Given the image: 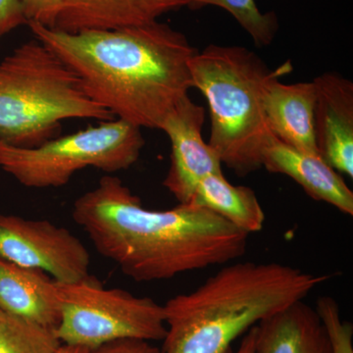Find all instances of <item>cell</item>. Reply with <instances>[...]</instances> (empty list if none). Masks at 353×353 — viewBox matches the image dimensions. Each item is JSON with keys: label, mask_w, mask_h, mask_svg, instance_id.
Segmentation results:
<instances>
[{"label": "cell", "mask_w": 353, "mask_h": 353, "mask_svg": "<svg viewBox=\"0 0 353 353\" xmlns=\"http://www.w3.org/2000/svg\"><path fill=\"white\" fill-rule=\"evenodd\" d=\"M72 216L95 250L136 282L229 263L245 254L250 236L190 202L167 210L146 209L112 175L78 197Z\"/></svg>", "instance_id": "obj_1"}, {"label": "cell", "mask_w": 353, "mask_h": 353, "mask_svg": "<svg viewBox=\"0 0 353 353\" xmlns=\"http://www.w3.org/2000/svg\"><path fill=\"white\" fill-rule=\"evenodd\" d=\"M27 25L79 77L90 99L141 129H159L192 88L189 63L196 50L170 26L157 21L69 34Z\"/></svg>", "instance_id": "obj_2"}, {"label": "cell", "mask_w": 353, "mask_h": 353, "mask_svg": "<svg viewBox=\"0 0 353 353\" xmlns=\"http://www.w3.org/2000/svg\"><path fill=\"white\" fill-rule=\"evenodd\" d=\"M328 274L277 262L225 266L164 304L163 353H229L241 334L324 284Z\"/></svg>", "instance_id": "obj_3"}, {"label": "cell", "mask_w": 353, "mask_h": 353, "mask_svg": "<svg viewBox=\"0 0 353 353\" xmlns=\"http://www.w3.org/2000/svg\"><path fill=\"white\" fill-rule=\"evenodd\" d=\"M189 67L192 88L205 97L210 111L208 145L236 175L259 170L270 132L263 109L265 87L290 71V63L272 71L243 46L210 44L196 51Z\"/></svg>", "instance_id": "obj_4"}, {"label": "cell", "mask_w": 353, "mask_h": 353, "mask_svg": "<svg viewBox=\"0 0 353 353\" xmlns=\"http://www.w3.org/2000/svg\"><path fill=\"white\" fill-rule=\"evenodd\" d=\"M67 119L115 117L90 99L79 77L37 39L0 62V141L37 148L57 138Z\"/></svg>", "instance_id": "obj_5"}, {"label": "cell", "mask_w": 353, "mask_h": 353, "mask_svg": "<svg viewBox=\"0 0 353 353\" xmlns=\"http://www.w3.org/2000/svg\"><path fill=\"white\" fill-rule=\"evenodd\" d=\"M143 145L141 128L115 118L37 148L0 141V168L27 188H60L88 167L108 174L127 170L138 161Z\"/></svg>", "instance_id": "obj_6"}, {"label": "cell", "mask_w": 353, "mask_h": 353, "mask_svg": "<svg viewBox=\"0 0 353 353\" xmlns=\"http://www.w3.org/2000/svg\"><path fill=\"white\" fill-rule=\"evenodd\" d=\"M57 285L60 321L55 332L61 343L92 350L125 339L164 340L163 305L150 297L106 289L92 276L79 282Z\"/></svg>", "instance_id": "obj_7"}, {"label": "cell", "mask_w": 353, "mask_h": 353, "mask_svg": "<svg viewBox=\"0 0 353 353\" xmlns=\"http://www.w3.org/2000/svg\"><path fill=\"white\" fill-rule=\"evenodd\" d=\"M0 259L69 284L90 277V255L66 228L0 213Z\"/></svg>", "instance_id": "obj_8"}, {"label": "cell", "mask_w": 353, "mask_h": 353, "mask_svg": "<svg viewBox=\"0 0 353 353\" xmlns=\"http://www.w3.org/2000/svg\"><path fill=\"white\" fill-rule=\"evenodd\" d=\"M205 110L189 94L165 117L159 130L171 141V166L163 185L179 203H189L199 183L213 174H223L217 153L202 138Z\"/></svg>", "instance_id": "obj_9"}, {"label": "cell", "mask_w": 353, "mask_h": 353, "mask_svg": "<svg viewBox=\"0 0 353 353\" xmlns=\"http://www.w3.org/2000/svg\"><path fill=\"white\" fill-rule=\"evenodd\" d=\"M314 134L318 154L353 178V83L334 72L314 80Z\"/></svg>", "instance_id": "obj_10"}, {"label": "cell", "mask_w": 353, "mask_h": 353, "mask_svg": "<svg viewBox=\"0 0 353 353\" xmlns=\"http://www.w3.org/2000/svg\"><path fill=\"white\" fill-rule=\"evenodd\" d=\"M261 164L270 173L283 174L296 181L315 201L327 202L353 215L352 190L319 154L292 148L269 132L262 148Z\"/></svg>", "instance_id": "obj_11"}, {"label": "cell", "mask_w": 353, "mask_h": 353, "mask_svg": "<svg viewBox=\"0 0 353 353\" xmlns=\"http://www.w3.org/2000/svg\"><path fill=\"white\" fill-rule=\"evenodd\" d=\"M188 6L189 0H63L53 29L77 34L139 27Z\"/></svg>", "instance_id": "obj_12"}, {"label": "cell", "mask_w": 353, "mask_h": 353, "mask_svg": "<svg viewBox=\"0 0 353 353\" xmlns=\"http://www.w3.org/2000/svg\"><path fill=\"white\" fill-rule=\"evenodd\" d=\"M271 79L265 87L263 109L267 128L285 145L318 154L314 134V83L285 85Z\"/></svg>", "instance_id": "obj_13"}, {"label": "cell", "mask_w": 353, "mask_h": 353, "mask_svg": "<svg viewBox=\"0 0 353 353\" xmlns=\"http://www.w3.org/2000/svg\"><path fill=\"white\" fill-rule=\"evenodd\" d=\"M0 310L55 330L60 321L57 282L43 271L0 259Z\"/></svg>", "instance_id": "obj_14"}, {"label": "cell", "mask_w": 353, "mask_h": 353, "mask_svg": "<svg viewBox=\"0 0 353 353\" xmlns=\"http://www.w3.org/2000/svg\"><path fill=\"white\" fill-rule=\"evenodd\" d=\"M256 353H332L319 316L296 301L255 326Z\"/></svg>", "instance_id": "obj_15"}, {"label": "cell", "mask_w": 353, "mask_h": 353, "mask_svg": "<svg viewBox=\"0 0 353 353\" xmlns=\"http://www.w3.org/2000/svg\"><path fill=\"white\" fill-rule=\"evenodd\" d=\"M190 203L208 209L250 234L263 229L265 213L250 188L230 183L223 174H213L197 185Z\"/></svg>", "instance_id": "obj_16"}, {"label": "cell", "mask_w": 353, "mask_h": 353, "mask_svg": "<svg viewBox=\"0 0 353 353\" xmlns=\"http://www.w3.org/2000/svg\"><path fill=\"white\" fill-rule=\"evenodd\" d=\"M60 345L54 329L44 328L0 310V353H55Z\"/></svg>", "instance_id": "obj_17"}, {"label": "cell", "mask_w": 353, "mask_h": 353, "mask_svg": "<svg viewBox=\"0 0 353 353\" xmlns=\"http://www.w3.org/2000/svg\"><path fill=\"white\" fill-rule=\"evenodd\" d=\"M219 6L236 18L257 46H269L278 31V19L272 12L261 13L254 0H189L190 8Z\"/></svg>", "instance_id": "obj_18"}, {"label": "cell", "mask_w": 353, "mask_h": 353, "mask_svg": "<svg viewBox=\"0 0 353 353\" xmlns=\"http://www.w3.org/2000/svg\"><path fill=\"white\" fill-rule=\"evenodd\" d=\"M314 309L328 336L331 352L353 353V326L341 318L336 299L329 296L319 297Z\"/></svg>", "instance_id": "obj_19"}, {"label": "cell", "mask_w": 353, "mask_h": 353, "mask_svg": "<svg viewBox=\"0 0 353 353\" xmlns=\"http://www.w3.org/2000/svg\"><path fill=\"white\" fill-rule=\"evenodd\" d=\"M22 4L28 23L36 22L53 29L63 0H22Z\"/></svg>", "instance_id": "obj_20"}, {"label": "cell", "mask_w": 353, "mask_h": 353, "mask_svg": "<svg viewBox=\"0 0 353 353\" xmlns=\"http://www.w3.org/2000/svg\"><path fill=\"white\" fill-rule=\"evenodd\" d=\"M25 24L22 0H0V38Z\"/></svg>", "instance_id": "obj_21"}, {"label": "cell", "mask_w": 353, "mask_h": 353, "mask_svg": "<svg viewBox=\"0 0 353 353\" xmlns=\"http://www.w3.org/2000/svg\"><path fill=\"white\" fill-rule=\"evenodd\" d=\"M90 353H163L150 341L138 339H125L111 341L90 350Z\"/></svg>", "instance_id": "obj_22"}, {"label": "cell", "mask_w": 353, "mask_h": 353, "mask_svg": "<svg viewBox=\"0 0 353 353\" xmlns=\"http://www.w3.org/2000/svg\"><path fill=\"white\" fill-rule=\"evenodd\" d=\"M255 340H256V328L254 326L246 332L245 338L241 341L240 348L236 353H256Z\"/></svg>", "instance_id": "obj_23"}, {"label": "cell", "mask_w": 353, "mask_h": 353, "mask_svg": "<svg viewBox=\"0 0 353 353\" xmlns=\"http://www.w3.org/2000/svg\"><path fill=\"white\" fill-rule=\"evenodd\" d=\"M90 350L85 347L61 343V345L57 348L55 353H90Z\"/></svg>", "instance_id": "obj_24"}]
</instances>
